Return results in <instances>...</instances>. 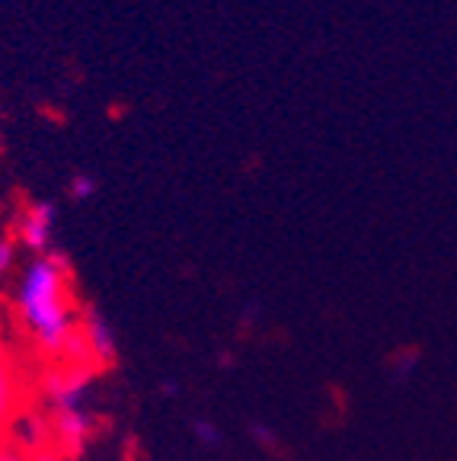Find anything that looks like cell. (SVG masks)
<instances>
[{
    "mask_svg": "<svg viewBox=\"0 0 457 461\" xmlns=\"http://www.w3.org/2000/svg\"><path fill=\"white\" fill-rule=\"evenodd\" d=\"M20 244L13 238H0V282L4 279H13L20 273Z\"/></svg>",
    "mask_w": 457,
    "mask_h": 461,
    "instance_id": "cell-6",
    "label": "cell"
},
{
    "mask_svg": "<svg viewBox=\"0 0 457 461\" xmlns=\"http://www.w3.org/2000/svg\"><path fill=\"white\" fill-rule=\"evenodd\" d=\"M10 311L16 330L51 366L84 362L80 356V311L71 267L61 253L29 257L13 276Z\"/></svg>",
    "mask_w": 457,
    "mask_h": 461,
    "instance_id": "cell-1",
    "label": "cell"
},
{
    "mask_svg": "<svg viewBox=\"0 0 457 461\" xmlns=\"http://www.w3.org/2000/svg\"><path fill=\"white\" fill-rule=\"evenodd\" d=\"M195 439L205 442V446H218L221 442V436H218V426L215 423H195Z\"/></svg>",
    "mask_w": 457,
    "mask_h": 461,
    "instance_id": "cell-8",
    "label": "cell"
},
{
    "mask_svg": "<svg viewBox=\"0 0 457 461\" xmlns=\"http://www.w3.org/2000/svg\"><path fill=\"white\" fill-rule=\"evenodd\" d=\"M96 368L86 362H65L51 366L45 375V426L49 442L61 455H77L94 436V411H90V391H94Z\"/></svg>",
    "mask_w": 457,
    "mask_h": 461,
    "instance_id": "cell-2",
    "label": "cell"
},
{
    "mask_svg": "<svg viewBox=\"0 0 457 461\" xmlns=\"http://www.w3.org/2000/svg\"><path fill=\"white\" fill-rule=\"evenodd\" d=\"M80 356H84L86 366L106 368L119 356V339L115 330L100 311H84L80 317Z\"/></svg>",
    "mask_w": 457,
    "mask_h": 461,
    "instance_id": "cell-4",
    "label": "cell"
},
{
    "mask_svg": "<svg viewBox=\"0 0 457 461\" xmlns=\"http://www.w3.org/2000/svg\"><path fill=\"white\" fill-rule=\"evenodd\" d=\"M96 176L94 173H74L71 183H67V193H71L74 202H90L96 195Z\"/></svg>",
    "mask_w": 457,
    "mask_h": 461,
    "instance_id": "cell-7",
    "label": "cell"
},
{
    "mask_svg": "<svg viewBox=\"0 0 457 461\" xmlns=\"http://www.w3.org/2000/svg\"><path fill=\"white\" fill-rule=\"evenodd\" d=\"M55 228H58V209L49 199H32L22 202L20 212L13 218V240L20 244V250L42 257V253H55Z\"/></svg>",
    "mask_w": 457,
    "mask_h": 461,
    "instance_id": "cell-3",
    "label": "cell"
},
{
    "mask_svg": "<svg viewBox=\"0 0 457 461\" xmlns=\"http://www.w3.org/2000/svg\"><path fill=\"white\" fill-rule=\"evenodd\" d=\"M0 461H26V452L7 442V446H0Z\"/></svg>",
    "mask_w": 457,
    "mask_h": 461,
    "instance_id": "cell-10",
    "label": "cell"
},
{
    "mask_svg": "<svg viewBox=\"0 0 457 461\" xmlns=\"http://www.w3.org/2000/svg\"><path fill=\"white\" fill-rule=\"evenodd\" d=\"M22 375L16 368L13 356L0 346V432L10 429L22 413Z\"/></svg>",
    "mask_w": 457,
    "mask_h": 461,
    "instance_id": "cell-5",
    "label": "cell"
},
{
    "mask_svg": "<svg viewBox=\"0 0 457 461\" xmlns=\"http://www.w3.org/2000/svg\"><path fill=\"white\" fill-rule=\"evenodd\" d=\"M26 461H67V455H61L58 448L45 446V448H32V452H26Z\"/></svg>",
    "mask_w": 457,
    "mask_h": 461,
    "instance_id": "cell-9",
    "label": "cell"
}]
</instances>
